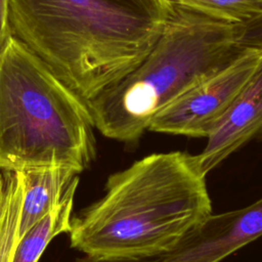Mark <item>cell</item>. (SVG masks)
I'll return each mask as SVG.
<instances>
[{
    "mask_svg": "<svg viewBox=\"0 0 262 262\" xmlns=\"http://www.w3.org/2000/svg\"><path fill=\"white\" fill-rule=\"evenodd\" d=\"M11 34L85 102L148 54L169 0H8Z\"/></svg>",
    "mask_w": 262,
    "mask_h": 262,
    "instance_id": "1",
    "label": "cell"
},
{
    "mask_svg": "<svg viewBox=\"0 0 262 262\" xmlns=\"http://www.w3.org/2000/svg\"><path fill=\"white\" fill-rule=\"evenodd\" d=\"M196 156L158 152L108 176L104 194L73 217L71 247L96 262L171 252L212 214Z\"/></svg>",
    "mask_w": 262,
    "mask_h": 262,
    "instance_id": "2",
    "label": "cell"
},
{
    "mask_svg": "<svg viewBox=\"0 0 262 262\" xmlns=\"http://www.w3.org/2000/svg\"><path fill=\"white\" fill-rule=\"evenodd\" d=\"M94 129L86 102L11 35L0 49V172L80 174L95 159Z\"/></svg>",
    "mask_w": 262,
    "mask_h": 262,
    "instance_id": "3",
    "label": "cell"
},
{
    "mask_svg": "<svg viewBox=\"0 0 262 262\" xmlns=\"http://www.w3.org/2000/svg\"><path fill=\"white\" fill-rule=\"evenodd\" d=\"M244 51L236 41V24L174 5L144 59L86 101L95 129L114 140L136 141L162 110Z\"/></svg>",
    "mask_w": 262,
    "mask_h": 262,
    "instance_id": "4",
    "label": "cell"
},
{
    "mask_svg": "<svg viewBox=\"0 0 262 262\" xmlns=\"http://www.w3.org/2000/svg\"><path fill=\"white\" fill-rule=\"evenodd\" d=\"M261 57V51L245 50L231 63L168 104L154 118L148 130L208 137L256 72Z\"/></svg>",
    "mask_w": 262,
    "mask_h": 262,
    "instance_id": "5",
    "label": "cell"
},
{
    "mask_svg": "<svg viewBox=\"0 0 262 262\" xmlns=\"http://www.w3.org/2000/svg\"><path fill=\"white\" fill-rule=\"evenodd\" d=\"M262 235V198L233 211L211 214L156 262H221ZM75 262H96L86 256Z\"/></svg>",
    "mask_w": 262,
    "mask_h": 262,
    "instance_id": "6",
    "label": "cell"
},
{
    "mask_svg": "<svg viewBox=\"0 0 262 262\" xmlns=\"http://www.w3.org/2000/svg\"><path fill=\"white\" fill-rule=\"evenodd\" d=\"M196 159L205 175L250 140H262V57Z\"/></svg>",
    "mask_w": 262,
    "mask_h": 262,
    "instance_id": "7",
    "label": "cell"
},
{
    "mask_svg": "<svg viewBox=\"0 0 262 262\" xmlns=\"http://www.w3.org/2000/svg\"><path fill=\"white\" fill-rule=\"evenodd\" d=\"M20 173L24 179V198L18 239L55 209L74 185L79 184V173L70 168L53 167Z\"/></svg>",
    "mask_w": 262,
    "mask_h": 262,
    "instance_id": "8",
    "label": "cell"
},
{
    "mask_svg": "<svg viewBox=\"0 0 262 262\" xmlns=\"http://www.w3.org/2000/svg\"><path fill=\"white\" fill-rule=\"evenodd\" d=\"M77 187L78 184L74 185L55 209L18 239L11 262H38L55 236L70 232Z\"/></svg>",
    "mask_w": 262,
    "mask_h": 262,
    "instance_id": "9",
    "label": "cell"
},
{
    "mask_svg": "<svg viewBox=\"0 0 262 262\" xmlns=\"http://www.w3.org/2000/svg\"><path fill=\"white\" fill-rule=\"evenodd\" d=\"M23 198V174L0 172V262H11L18 241Z\"/></svg>",
    "mask_w": 262,
    "mask_h": 262,
    "instance_id": "10",
    "label": "cell"
},
{
    "mask_svg": "<svg viewBox=\"0 0 262 262\" xmlns=\"http://www.w3.org/2000/svg\"><path fill=\"white\" fill-rule=\"evenodd\" d=\"M177 6L192 9L231 24L249 20L262 13V0H169Z\"/></svg>",
    "mask_w": 262,
    "mask_h": 262,
    "instance_id": "11",
    "label": "cell"
},
{
    "mask_svg": "<svg viewBox=\"0 0 262 262\" xmlns=\"http://www.w3.org/2000/svg\"><path fill=\"white\" fill-rule=\"evenodd\" d=\"M236 41L244 50L262 52V13L249 20L236 24Z\"/></svg>",
    "mask_w": 262,
    "mask_h": 262,
    "instance_id": "12",
    "label": "cell"
},
{
    "mask_svg": "<svg viewBox=\"0 0 262 262\" xmlns=\"http://www.w3.org/2000/svg\"><path fill=\"white\" fill-rule=\"evenodd\" d=\"M11 35L8 0H0V49Z\"/></svg>",
    "mask_w": 262,
    "mask_h": 262,
    "instance_id": "13",
    "label": "cell"
}]
</instances>
